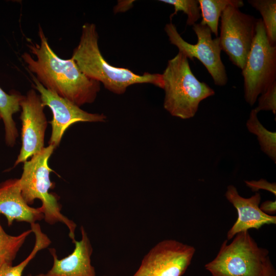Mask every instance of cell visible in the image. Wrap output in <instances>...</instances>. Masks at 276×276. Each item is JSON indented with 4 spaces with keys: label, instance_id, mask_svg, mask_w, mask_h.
<instances>
[{
    "label": "cell",
    "instance_id": "6da1fadb",
    "mask_svg": "<svg viewBox=\"0 0 276 276\" xmlns=\"http://www.w3.org/2000/svg\"><path fill=\"white\" fill-rule=\"evenodd\" d=\"M38 36L40 44L27 39V45L36 59L28 52L21 55L28 71L45 88L79 107L94 102L100 90V83L84 75L72 58L59 57L50 46L40 25Z\"/></svg>",
    "mask_w": 276,
    "mask_h": 276
},
{
    "label": "cell",
    "instance_id": "7a4b0ae2",
    "mask_svg": "<svg viewBox=\"0 0 276 276\" xmlns=\"http://www.w3.org/2000/svg\"><path fill=\"white\" fill-rule=\"evenodd\" d=\"M98 39L96 25L85 23L71 58L87 77L102 83L105 88L119 95L124 94L128 86L136 84L150 83L163 88L162 74L145 72L140 75L128 68L110 65L101 54Z\"/></svg>",
    "mask_w": 276,
    "mask_h": 276
},
{
    "label": "cell",
    "instance_id": "3957f363",
    "mask_svg": "<svg viewBox=\"0 0 276 276\" xmlns=\"http://www.w3.org/2000/svg\"><path fill=\"white\" fill-rule=\"evenodd\" d=\"M162 76L164 107L172 116L182 119L193 118L200 103L215 95L213 89L195 76L188 59L180 52L168 60Z\"/></svg>",
    "mask_w": 276,
    "mask_h": 276
},
{
    "label": "cell",
    "instance_id": "277c9868",
    "mask_svg": "<svg viewBox=\"0 0 276 276\" xmlns=\"http://www.w3.org/2000/svg\"><path fill=\"white\" fill-rule=\"evenodd\" d=\"M55 148L49 145L34 155L29 160L24 163L23 171L19 179L21 193L26 202L29 205L35 199L41 200L40 207L45 222L50 224L57 222L64 223L69 230V236L73 242L76 224L61 212V206L56 196L49 192L54 183L50 178L52 170L49 167V159Z\"/></svg>",
    "mask_w": 276,
    "mask_h": 276
},
{
    "label": "cell",
    "instance_id": "5b68a950",
    "mask_svg": "<svg viewBox=\"0 0 276 276\" xmlns=\"http://www.w3.org/2000/svg\"><path fill=\"white\" fill-rule=\"evenodd\" d=\"M270 260L269 251L258 246L248 231L225 240L216 257L204 267L212 276H263Z\"/></svg>",
    "mask_w": 276,
    "mask_h": 276
},
{
    "label": "cell",
    "instance_id": "8992f818",
    "mask_svg": "<svg viewBox=\"0 0 276 276\" xmlns=\"http://www.w3.org/2000/svg\"><path fill=\"white\" fill-rule=\"evenodd\" d=\"M242 75L244 99L251 106L276 82V45L270 43L261 18L257 19L255 36Z\"/></svg>",
    "mask_w": 276,
    "mask_h": 276
},
{
    "label": "cell",
    "instance_id": "52a82bcc",
    "mask_svg": "<svg viewBox=\"0 0 276 276\" xmlns=\"http://www.w3.org/2000/svg\"><path fill=\"white\" fill-rule=\"evenodd\" d=\"M192 29L197 37L195 44L186 41L178 32L176 26L171 22L167 24L165 31L172 44L188 59L199 60L211 75L215 85L224 86L228 78L221 58V49L219 37L212 38V32L205 25L196 23Z\"/></svg>",
    "mask_w": 276,
    "mask_h": 276
},
{
    "label": "cell",
    "instance_id": "ba28073f",
    "mask_svg": "<svg viewBox=\"0 0 276 276\" xmlns=\"http://www.w3.org/2000/svg\"><path fill=\"white\" fill-rule=\"evenodd\" d=\"M220 45L232 62L242 70L256 34L257 19L228 6L221 15Z\"/></svg>",
    "mask_w": 276,
    "mask_h": 276
},
{
    "label": "cell",
    "instance_id": "9c48e42d",
    "mask_svg": "<svg viewBox=\"0 0 276 276\" xmlns=\"http://www.w3.org/2000/svg\"><path fill=\"white\" fill-rule=\"evenodd\" d=\"M195 251L193 246L175 240H162L144 256L132 276H182Z\"/></svg>",
    "mask_w": 276,
    "mask_h": 276
},
{
    "label": "cell",
    "instance_id": "30bf717a",
    "mask_svg": "<svg viewBox=\"0 0 276 276\" xmlns=\"http://www.w3.org/2000/svg\"><path fill=\"white\" fill-rule=\"evenodd\" d=\"M29 73L34 88L40 94L42 105L44 107H49L53 113V119L50 122L52 132L49 145L55 148L58 147L65 130L75 123L102 122L106 121V117L104 114L92 113L82 110L68 100L45 88L33 74Z\"/></svg>",
    "mask_w": 276,
    "mask_h": 276
},
{
    "label": "cell",
    "instance_id": "8fae6325",
    "mask_svg": "<svg viewBox=\"0 0 276 276\" xmlns=\"http://www.w3.org/2000/svg\"><path fill=\"white\" fill-rule=\"evenodd\" d=\"M22 123L21 147L14 166L24 163L44 148L48 122L40 95L30 89L20 103Z\"/></svg>",
    "mask_w": 276,
    "mask_h": 276
},
{
    "label": "cell",
    "instance_id": "7c38bea8",
    "mask_svg": "<svg viewBox=\"0 0 276 276\" xmlns=\"http://www.w3.org/2000/svg\"><path fill=\"white\" fill-rule=\"evenodd\" d=\"M225 196L236 209L238 214L236 222L227 232V240L233 239L241 232L259 229L265 225L276 224L275 216L268 215L260 209L261 196L259 193L256 192L249 198H244L239 195L234 186L229 185Z\"/></svg>",
    "mask_w": 276,
    "mask_h": 276
},
{
    "label": "cell",
    "instance_id": "4fadbf2b",
    "mask_svg": "<svg viewBox=\"0 0 276 276\" xmlns=\"http://www.w3.org/2000/svg\"><path fill=\"white\" fill-rule=\"evenodd\" d=\"M81 239L74 241L75 248L67 257L59 259L54 248L49 249L53 258L51 269L46 276H96L91 264L93 247L87 234L82 226Z\"/></svg>",
    "mask_w": 276,
    "mask_h": 276
},
{
    "label": "cell",
    "instance_id": "5bb4252c",
    "mask_svg": "<svg viewBox=\"0 0 276 276\" xmlns=\"http://www.w3.org/2000/svg\"><path fill=\"white\" fill-rule=\"evenodd\" d=\"M1 214L6 217L9 226L14 221L32 224L44 218L40 207H31L24 200L17 178L9 179L0 183Z\"/></svg>",
    "mask_w": 276,
    "mask_h": 276
},
{
    "label": "cell",
    "instance_id": "9a60e30c",
    "mask_svg": "<svg viewBox=\"0 0 276 276\" xmlns=\"http://www.w3.org/2000/svg\"><path fill=\"white\" fill-rule=\"evenodd\" d=\"M23 97L18 93L8 94L0 87V115L4 124L5 143L9 147L15 145L18 136L13 115L20 111Z\"/></svg>",
    "mask_w": 276,
    "mask_h": 276
},
{
    "label": "cell",
    "instance_id": "2e32d148",
    "mask_svg": "<svg viewBox=\"0 0 276 276\" xmlns=\"http://www.w3.org/2000/svg\"><path fill=\"white\" fill-rule=\"evenodd\" d=\"M202 20L217 37L218 35V22L223 11L228 6L241 8L244 6L242 0H198Z\"/></svg>",
    "mask_w": 276,
    "mask_h": 276
},
{
    "label": "cell",
    "instance_id": "e0dca14e",
    "mask_svg": "<svg viewBox=\"0 0 276 276\" xmlns=\"http://www.w3.org/2000/svg\"><path fill=\"white\" fill-rule=\"evenodd\" d=\"M258 112L251 110L246 126L248 130L257 137L261 150L276 162V132L268 130L259 121Z\"/></svg>",
    "mask_w": 276,
    "mask_h": 276
},
{
    "label": "cell",
    "instance_id": "ac0fdd59",
    "mask_svg": "<svg viewBox=\"0 0 276 276\" xmlns=\"http://www.w3.org/2000/svg\"><path fill=\"white\" fill-rule=\"evenodd\" d=\"M31 229L35 237V242L32 251L24 260L16 265L13 266L12 264L9 263L2 264L0 266V276H21L25 268L37 252L51 244L50 239L42 232L38 223L31 224Z\"/></svg>",
    "mask_w": 276,
    "mask_h": 276
},
{
    "label": "cell",
    "instance_id": "d6986e66",
    "mask_svg": "<svg viewBox=\"0 0 276 276\" xmlns=\"http://www.w3.org/2000/svg\"><path fill=\"white\" fill-rule=\"evenodd\" d=\"M32 233L30 229L17 236L10 235L4 231L0 221V266L4 263L12 264L26 239Z\"/></svg>",
    "mask_w": 276,
    "mask_h": 276
},
{
    "label": "cell",
    "instance_id": "ffe728a7",
    "mask_svg": "<svg viewBox=\"0 0 276 276\" xmlns=\"http://www.w3.org/2000/svg\"><path fill=\"white\" fill-rule=\"evenodd\" d=\"M248 3L261 14L270 43H276V1L248 0Z\"/></svg>",
    "mask_w": 276,
    "mask_h": 276
},
{
    "label": "cell",
    "instance_id": "44dd1931",
    "mask_svg": "<svg viewBox=\"0 0 276 276\" xmlns=\"http://www.w3.org/2000/svg\"><path fill=\"white\" fill-rule=\"evenodd\" d=\"M159 2L172 5L174 11L170 15L172 18L178 12L182 11L187 15L186 24L193 26L201 17V11L198 0H160Z\"/></svg>",
    "mask_w": 276,
    "mask_h": 276
},
{
    "label": "cell",
    "instance_id": "7402d4cb",
    "mask_svg": "<svg viewBox=\"0 0 276 276\" xmlns=\"http://www.w3.org/2000/svg\"><path fill=\"white\" fill-rule=\"evenodd\" d=\"M257 100L258 105L255 109L258 112L261 110H271L275 114L276 113V82L261 94Z\"/></svg>",
    "mask_w": 276,
    "mask_h": 276
},
{
    "label": "cell",
    "instance_id": "603a6c76",
    "mask_svg": "<svg viewBox=\"0 0 276 276\" xmlns=\"http://www.w3.org/2000/svg\"><path fill=\"white\" fill-rule=\"evenodd\" d=\"M246 186L252 192H258L260 190H265L276 195V183L269 182L267 180L261 178L258 180H245Z\"/></svg>",
    "mask_w": 276,
    "mask_h": 276
},
{
    "label": "cell",
    "instance_id": "cb8c5ba5",
    "mask_svg": "<svg viewBox=\"0 0 276 276\" xmlns=\"http://www.w3.org/2000/svg\"><path fill=\"white\" fill-rule=\"evenodd\" d=\"M260 209L268 215L275 214L276 212V201H265L260 205Z\"/></svg>",
    "mask_w": 276,
    "mask_h": 276
},
{
    "label": "cell",
    "instance_id": "d4e9b609",
    "mask_svg": "<svg viewBox=\"0 0 276 276\" xmlns=\"http://www.w3.org/2000/svg\"><path fill=\"white\" fill-rule=\"evenodd\" d=\"M119 2L118 5L114 7L115 12H123L127 11L132 6L133 1H122Z\"/></svg>",
    "mask_w": 276,
    "mask_h": 276
},
{
    "label": "cell",
    "instance_id": "484cf974",
    "mask_svg": "<svg viewBox=\"0 0 276 276\" xmlns=\"http://www.w3.org/2000/svg\"><path fill=\"white\" fill-rule=\"evenodd\" d=\"M263 276H276V271L270 260L265 268Z\"/></svg>",
    "mask_w": 276,
    "mask_h": 276
},
{
    "label": "cell",
    "instance_id": "4316f807",
    "mask_svg": "<svg viewBox=\"0 0 276 276\" xmlns=\"http://www.w3.org/2000/svg\"><path fill=\"white\" fill-rule=\"evenodd\" d=\"M27 276H33V275L31 274H29ZM35 276H46V275L45 274H44V273H40Z\"/></svg>",
    "mask_w": 276,
    "mask_h": 276
},
{
    "label": "cell",
    "instance_id": "83f0119b",
    "mask_svg": "<svg viewBox=\"0 0 276 276\" xmlns=\"http://www.w3.org/2000/svg\"><path fill=\"white\" fill-rule=\"evenodd\" d=\"M1 120V115H0V120Z\"/></svg>",
    "mask_w": 276,
    "mask_h": 276
},
{
    "label": "cell",
    "instance_id": "f1b7e54d",
    "mask_svg": "<svg viewBox=\"0 0 276 276\" xmlns=\"http://www.w3.org/2000/svg\"><path fill=\"white\" fill-rule=\"evenodd\" d=\"M104 276H106V275H104Z\"/></svg>",
    "mask_w": 276,
    "mask_h": 276
}]
</instances>
